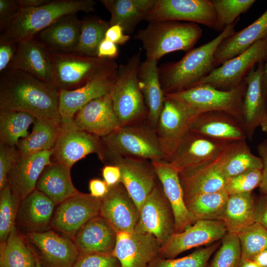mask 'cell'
<instances>
[{"instance_id":"16","label":"cell","mask_w":267,"mask_h":267,"mask_svg":"<svg viewBox=\"0 0 267 267\" xmlns=\"http://www.w3.org/2000/svg\"><path fill=\"white\" fill-rule=\"evenodd\" d=\"M227 233L221 220H197L183 231L175 233L161 246L158 257L173 259L191 248L221 241Z\"/></svg>"},{"instance_id":"23","label":"cell","mask_w":267,"mask_h":267,"mask_svg":"<svg viewBox=\"0 0 267 267\" xmlns=\"http://www.w3.org/2000/svg\"><path fill=\"white\" fill-rule=\"evenodd\" d=\"M227 144L190 131L169 162L178 173L191 169L216 159Z\"/></svg>"},{"instance_id":"4","label":"cell","mask_w":267,"mask_h":267,"mask_svg":"<svg viewBox=\"0 0 267 267\" xmlns=\"http://www.w3.org/2000/svg\"><path fill=\"white\" fill-rule=\"evenodd\" d=\"M92 0H51L35 8H21L7 30L1 33L17 43L31 39L58 18L78 12H92Z\"/></svg>"},{"instance_id":"64","label":"cell","mask_w":267,"mask_h":267,"mask_svg":"<svg viewBox=\"0 0 267 267\" xmlns=\"http://www.w3.org/2000/svg\"><path fill=\"white\" fill-rule=\"evenodd\" d=\"M36 254V253H35ZM36 267H43L36 255Z\"/></svg>"},{"instance_id":"38","label":"cell","mask_w":267,"mask_h":267,"mask_svg":"<svg viewBox=\"0 0 267 267\" xmlns=\"http://www.w3.org/2000/svg\"><path fill=\"white\" fill-rule=\"evenodd\" d=\"M262 168L261 158L251 152L246 139L226 145L222 165L226 179L249 170Z\"/></svg>"},{"instance_id":"2","label":"cell","mask_w":267,"mask_h":267,"mask_svg":"<svg viewBox=\"0 0 267 267\" xmlns=\"http://www.w3.org/2000/svg\"><path fill=\"white\" fill-rule=\"evenodd\" d=\"M238 20L227 26L217 37L194 48L179 60L159 69L160 80L165 94L175 93L196 86L214 68L215 52L222 41L235 32Z\"/></svg>"},{"instance_id":"48","label":"cell","mask_w":267,"mask_h":267,"mask_svg":"<svg viewBox=\"0 0 267 267\" xmlns=\"http://www.w3.org/2000/svg\"><path fill=\"white\" fill-rule=\"evenodd\" d=\"M262 170H249L226 179L225 190L228 195L252 192L259 187Z\"/></svg>"},{"instance_id":"56","label":"cell","mask_w":267,"mask_h":267,"mask_svg":"<svg viewBox=\"0 0 267 267\" xmlns=\"http://www.w3.org/2000/svg\"><path fill=\"white\" fill-rule=\"evenodd\" d=\"M255 222L267 229V195L261 194L256 200Z\"/></svg>"},{"instance_id":"18","label":"cell","mask_w":267,"mask_h":267,"mask_svg":"<svg viewBox=\"0 0 267 267\" xmlns=\"http://www.w3.org/2000/svg\"><path fill=\"white\" fill-rule=\"evenodd\" d=\"M100 216L116 232H133L138 222L139 210L122 184L110 187L102 198Z\"/></svg>"},{"instance_id":"53","label":"cell","mask_w":267,"mask_h":267,"mask_svg":"<svg viewBox=\"0 0 267 267\" xmlns=\"http://www.w3.org/2000/svg\"><path fill=\"white\" fill-rule=\"evenodd\" d=\"M257 149L263 163L262 178L259 190L261 194L267 195V138L258 145Z\"/></svg>"},{"instance_id":"7","label":"cell","mask_w":267,"mask_h":267,"mask_svg":"<svg viewBox=\"0 0 267 267\" xmlns=\"http://www.w3.org/2000/svg\"><path fill=\"white\" fill-rule=\"evenodd\" d=\"M246 87L244 80L238 87L228 90L204 84L181 91L166 93L165 96L185 103L199 114L213 111L227 113L243 125L242 108Z\"/></svg>"},{"instance_id":"1","label":"cell","mask_w":267,"mask_h":267,"mask_svg":"<svg viewBox=\"0 0 267 267\" xmlns=\"http://www.w3.org/2000/svg\"><path fill=\"white\" fill-rule=\"evenodd\" d=\"M59 94L56 87L24 71L7 68L0 73V110L25 112L61 122Z\"/></svg>"},{"instance_id":"31","label":"cell","mask_w":267,"mask_h":267,"mask_svg":"<svg viewBox=\"0 0 267 267\" xmlns=\"http://www.w3.org/2000/svg\"><path fill=\"white\" fill-rule=\"evenodd\" d=\"M116 238V231L99 215L82 226L72 240L80 254H113Z\"/></svg>"},{"instance_id":"39","label":"cell","mask_w":267,"mask_h":267,"mask_svg":"<svg viewBox=\"0 0 267 267\" xmlns=\"http://www.w3.org/2000/svg\"><path fill=\"white\" fill-rule=\"evenodd\" d=\"M0 267H36V255L16 226L0 243Z\"/></svg>"},{"instance_id":"14","label":"cell","mask_w":267,"mask_h":267,"mask_svg":"<svg viewBox=\"0 0 267 267\" xmlns=\"http://www.w3.org/2000/svg\"><path fill=\"white\" fill-rule=\"evenodd\" d=\"M145 20L148 22L183 21L214 30L217 14L211 0H156Z\"/></svg>"},{"instance_id":"19","label":"cell","mask_w":267,"mask_h":267,"mask_svg":"<svg viewBox=\"0 0 267 267\" xmlns=\"http://www.w3.org/2000/svg\"><path fill=\"white\" fill-rule=\"evenodd\" d=\"M121 170V183L135 202L139 210L156 185L157 176L152 164L145 160L118 156L109 160Z\"/></svg>"},{"instance_id":"28","label":"cell","mask_w":267,"mask_h":267,"mask_svg":"<svg viewBox=\"0 0 267 267\" xmlns=\"http://www.w3.org/2000/svg\"><path fill=\"white\" fill-rule=\"evenodd\" d=\"M82 20L76 14L63 16L43 29L34 38L48 51L74 53L78 46L81 30Z\"/></svg>"},{"instance_id":"55","label":"cell","mask_w":267,"mask_h":267,"mask_svg":"<svg viewBox=\"0 0 267 267\" xmlns=\"http://www.w3.org/2000/svg\"><path fill=\"white\" fill-rule=\"evenodd\" d=\"M104 38L117 45H123L130 40V36L125 34L121 26L114 25L109 26L105 33Z\"/></svg>"},{"instance_id":"22","label":"cell","mask_w":267,"mask_h":267,"mask_svg":"<svg viewBox=\"0 0 267 267\" xmlns=\"http://www.w3.org/2000/svg\"><path fill=\"white\" fill-rule=\"evenodd\" d=\"M151 164L171 206L175 220L176 233L181 232L197 220L185 205L178 172L166 160H152Z\"/></svg>"},{"instance_id":"25","label":"cell","mask_w":267,"mask_h":267,"mask_svg":"<svg viewBox=\"0 0 267 267\" xmlns=\"http://www.w3.org/2000/svg\"><path fill=\"white\" fill-rule=\"evenodd\" d=\"M264 63L252 68L244 79L247 87L243 102V123L247 138L250 141L267 115V101L263 89Z\"/></svg>"},{"instance_id":"52","label":"cell","mask_w":267,"mask_h":267,"mask_svg":"<svg viewBox=\"0 0 267 267\" xmlns=\"http://www.w3.org/2000/svg\"><path fill=\"white\" fill-rule=\"evenodd\" d=\"M21 7L17 0H0V31L5 32Z\"/></svg>"},{"instance_id":"47","label":"cell","mask_w":267,"mask_h":267,"mask_svg":"<svg viewBox=\"0 0 267 267\" xmlns=\"http://www.w3.org/2000/svg\"><path fill=\"white\" fill-rule=\"evenodd\" d=\"M241 251L237 234L227 232L207 267H239Z\"/></svg>"},{"instance_id":"6","label":"cell","mask_w":267,"mask_h":267,"mask_svg":"<svg viewBox=\"0 0 267 267\" xmlns=\"http://www.w3.org/2000/svg\"><path fill=\"white\" fill-rule=\"evenodd\" d=\"M140 52L119 66L110 92L113 108L121 127L135 124L147 116V109L139 85Z\"/></svg>"},{"instance_id":"40","label":"cell","mask_w":267,"mask_h":267,"mask_svg":"<svg viewBox=\"0 0 267 267\" xmlns=\"http://www.w3.org/2000/svg\"><path fill=\"white\" fill-rule=\"evenodd\" d=\"M228 194L223 190L184 198L187 210L197 220H222Z\"/></svg>"},{"instance_id":"60","label":"cell","mask_w":267,"mask_h":267,"mask_svg":"<svg viewBox=\"0 0 267 267\" xmlns=\"http://www.w3.org/2000/svg\"><path fill=\"white\" fill-rule=\"evenodd\" d=\"M252 260L260 267H267V250L259 253Z\"/></svg>"},{"instance_id":"54","label":"cell","mask_w":267,"mask_h":267,"mask_svg":"<svg viewBox=\"0 0 267 267\" xmlns=\"http://www.w3.org/2000/svg\"><path fill=\"white\" fill-rule=\"evenodd\" d=\"M101 175L110 187L121 182V170L116 165L111 164L104 166L101 169Z\"/></svg>"},{"instance_id":"26","label":"cell","mask_w":267,"mask_h":267,"mask_svg":"<svg viewBox=\"0 0 267 267\" xmlns=\"http://www.w3.org/2000/svg\"><path fill=\"white\" fill-rule=\"evenodd\" d=\"M7 68L24 71L55 87L48 51L34 38L18 43L16 55Z\"/></svg>"},{"instance_id":"13","label":"cell","mask_w":267,"mask_h":267,"mask_svg":"<svg viewBox=\"0 0 267 267\" xmlns=\"http://www.w3.org/2000/svg\"><path fill=\"white\" fill-rule=\"evenodd\" d=\"M54 72V85L61 90H74L84 85L109 59L74 53L48 51Z\"/></svg>"},{"instance_id":"43","label":"cell","mask_w":267,"mask_h":267,"mask_svg":"<svg viewBox=\"0 0 267 267\" xmlns=\"http://www.w3.org/2000/svg\"><path fill=\"white\" fill-rule=\"evenodd\" d=\"M237 235L241 246V263L252 260L259 253L267 250V229L258 222L242 228Z\"/></svg>"},{"instance_id":"62","label":"cell","mask_w":267,"mask_h":267,"mask_svg":"<svg viewBox=\"0 0 267 267\" xmlns=\"http://www.w3.org/2000/svg\"><path fill=\"white\" fill-rule=\"evenodd\" d=\"M239 267H260L253 260H248L241 263Z\"/></svg>"},{"instance_id":"44","label":"cell","mask_w":267,"mask_h":267,"mask_svg":"<svg viewBox=\"0 0 267 267\" xmlns=\"http://www.w3.org/2000/svg\"><path fill=\"white\" fill-rule=\"evenodd\" d=\"M8 183L0 190V241L4 242L14 228L21 202Z\"/></svg>"},{"instance_id":"9","label":"cell","mask_w":267,"mask_h":267,"mask_svg":"<svg viewBox=\"0 0 267 267\" xmlns=\"http://www.w3.org/2000/svg\"><path fill=\"white\" fill-rule=\"evenodd\" d=\"M199 115L185 103L165 97L156 132L167 161L171 160Z\"/></svg>"},{"instance_id":"15","label":"cell","mask_w":267,"mask_h":267,"mask_svg":"<svg viewBox=\"0 0 267 267\" xmlns=\"http://www.w3.org/2000/svg\"><path fill=\"white\" fill-rule=\"evenodd\" d=\"M102 198L79 192L58 204L50 227L72 239L87 222L100 215Z\"/></svg>"},{"instance_id":"29","label":"cell","mask_w":267,"mask_h":267,"mask_svg":"<svg viewBox=\"0 0 267 267\" xmlns=\"http://www.w3.org/2000/svg\"><path fill=\"white\" fill-rule=\"evenodd\" d=\"M51 150L20 155L8 176V183L14 193L24 199L36 189L37 182L44 169L52 163Z\"/></svg>"},{"instance_id":"42","label":"cell","mask_w":267,"mask_h":267,"mask_svg":"<svg viewBox=\"0 0 267 267\" xmlns=\"http://www.w3.org/2000/svg\"><path fill=\"white\" fill-rule=\"evenodd\" d=\"M108 22L97 16H88L82 20L79 44L75 53L97 56V49L109 27Z\"/></svg>"},{"instance_id":"17","label":"cell","mask_w":267,"mask_h":267,"mask_svg":"<svg viewBox=\"0 0 267 267\" xmlns=\"http://www.w3.org/2000/svg\"><path fill=\"white\" fill-rule=\"evenodd\" d=\"M27 237L44 267H72L80 254L71 238L52 230L28 233Z\"/></svg>"},{"instance_id":"35","label":"cell","mask_w":267,"mask_h":267,"mask_svg":"<svg viewBox=\"0 0 267 267\" xmlns=\"http://www.w3.org/2000/svg\"><path fill=\"white\" fill-rule=\"evenodd\" d=\"M36 189L44 194L56 206L79 192L72 182L70 169L53 162L44 169Z\"/></svg>"},{"instance_id":"10","label":"cell","mask_w":267,"mask_h":267,"mask_svg":"<svg viewBox=\"0 0 267 267\" xmlns=\"http://www.w3.org/2000/svg\"><path fill=\"white\" fill-rule=\"evenodd\" d=\"M267 59V37L258 41L241 54L214 68L197 85L207 84L220 90L232 89L242 83L252 68L265 62Z\"/></svg>"},{"instance_id":"30","label":"cell","mask_w":267,"mask_h":267,"mask_svg":"<svg viewBox=\"0 0 267 267\" xmlns=\"http://www.w3.org/2000/svg\"><path fill=\"white\" fill-rule=\"evenodd\" d=\"M267 37V9L252 24L224 39L214 56V67L241 54L259 41Z\"/></svg>"},{"instance_id":"21","label":"cell","mask_w":267,"mask_h":267,"mask_svg":"<svg viewBox=\"0 0 267 267\" xmlns=\"http://www.w3.org/2000/svg\"><path fill=\"white\" fill-rule=\"evenodd\" d=\"M72 123L77 128L100 138L121 127L110 93L95 99L81 108Z\"/></svg>"},{"instance_id":"46","label":"cell","mask_w":267,"mask_h":267,"mask_svg":"<svg viewBox=\"0 0 267 267\" xmlns=\"http://www.w3.org/2000/svg\"><path fill=\"white\" fill-rule=\"evenodd\" d=\"M221 241L196 250L187 256L179 258L164 259L156 257L148 267H207L209 261L220 247Z\"/></svg>"},{"instance_id":"27","label":"cell","mask_w":267,"mask_h":267,"mask_svg":"<svg viewBox=\"0 0 267 267\" xmlns=\"http://www.w3.org/2000/svg\"><path fill=\"white\" fill-rule=\"evenodd\" d=\"M190 131L225 143L247 138L241 122L227 113L219 111L200 114L193 123Z\"/></svg>"},{"instance_id":"37","label":"cell","mask_w":267,"mask_h":267,"mask_svg":"<svg viewBox=\"0 0 267 267\" xmlns=\"http://www.w3.org/2000/svg\"><path fill=\"white\" fill-rule=\"evenodd\" d=\"M255 203L252 192L229 195L222 220L227 232L237 234L255 222Z\"/></svg>"},{"instance_id":"34","label":"cell","mask_w":267,"mask_h":267,"mask_svg":"<svg viewBox=\"0 0 267 267\" xmlns=\"http://www.w3.org/2000/svg\"><path fill=\"white\" fill-rule=\"evenodd\" d=\"M156 0H101L111 14L109 26L119 25L127 35L132 34L145 17Z\"/></svg>"},{"instance_id":"41","label":"cell","mask_w":267,"mask_h":267,"mask_svg":"<svg viewBox=\"0 0 267 267\" xmlns=\"http://www.w3.org/2000/svg\"><path fill=\"white\" fill-rule=\"evenodd\" d=\"M36 119L25 112L0 110V143L16 147L20 138L28 136V129Z\"/></svg>"},{"instance_id":"8","label":"cell","mask_w":267,"mask_h":267,"mask_svg":"<svg viewBox=\"0 0 267 267\" xmlns=\"http://www.w3.org/2000/svg\"><path fill=\"white\" fill-rule=\"evenodd\" d=\"M119 66L108 59L84 85L74 90L59 91L58 110L62 123H69L78 111L91 101L110 93L116 79Z\"/></svg>"},{"instance_id":"32","label":"cell","mask_w":267,"mask_h":267,"mask_svg":"<svg viewBox=\"0 0 267 267\" xmlns=\"http://www.w3.org/2000/svg\"><path fill=\"white\" fill-rule=\"evenodd\" d=\"M56 206L35 189L21 201L16 222L28 233L44 231L50 226Z\"/></svg>"},{"instance_id":"51","label":"cell","mask_w":267,"mask_h":267,"mask_svg":"<svg viewBox=\"0 0 267 267\" xmlns=\"http://www.w3.org/2000/svg\"><path fill=\"white\" fill-rule=\"evenodd\" d=\"M18 43L3 33L0 36V72L8 68L14 59Z\"/></svg>"},{"instance_id":"12","label":"cell","mask_w":267,"mask_h":267,"mask_svg":"<svg viewBox=\"0 0 267 267\" xmlns=\"http://www.w3.org/2000/svg\"><path fill=\"white\" fill-rule=\"evenodd\" d=\"M139 213L134 232L153 235L161 246L176 233L171 206L158 182L142 205Z\"/></svg>"},{"instance_id":"36","label":"cell","mask_w":267,"mask_h":267,"mask_svg":"<svg viewBox=\"0 0 267 267\" xmlns=\"http://www.w3.org/2000/svg\"><path fill=\"white\" fill-rule=\"evenodd\" d=\"M61 122L46 118H37L32 132L26 138L20 139L16 146L20 155L51 150L59 134Z\"/></svg>"},{"instance_id":"61","label":"cell","mask_w":267,"mask_h":267,"mask_svg":"<svg viewBox=\"0 0 267 267\" xmlns=\"http://www.w3.org/2000/svg\"><path fill=\"white\" fill-rule=\"evenodd\" d=\"M263 89L264 96L267 101V59L264 65L263 74Z\"/></svg>"},{"instance_id":"5","label":"cell","mask_w":267,"mask_h":267,"mask_svg":"<svg viewBox=\"0 0 267 267\" xmlns=\"http://www.w3.org/2000/svg\"><path fill=\"white\" fill-rule=\"evenodd\" d=\"M101 139L104 150L102 161L118 156L167 161L156 130L150 125L135 123L121 127Z\"/></svg>"},{"instance_id":"58","label":"cell","mask_w":267,"mask_h":267,"mask_svg":"<svg viewBox=\"0 0 267 267\" xmlns=\"http://www.w3.org/2000/svg\"><path fill=\"white\" fill-rule=\"evenodd\" d=\"M90 194L97 198H103L108 193L110 187L104 180L92 178L89 181Z\"/></svg>"},{"instance_id":"11","label":"cell","mask_w":267,"mask_h":267,"mask_svg":"<svg viewBox=\"0 0 267 267\" xmlns=\"http://www.w3.org/2000/svg\"><path fill=\"white\" fill-rule=\"evenodd\" d=\"M52 151V162L69 169L90 154H96L102 161L103 159L101 138L77 128L72 122H61L60 131Z\"/></svg>"},{"instance_id":"63","label":"cell","mask_w":267,"mask_h":267,"mask_svg":"<svg viewBox=\"0 0 267 267\" xmlns=\"http://www.w3.org/2000/svg\"><path fill=\"white\" fill-rule=\"evenodd\" d=\"M260 127L263 132L267 133V115L261 124Z\"/></svg>"},{"instance_id":"57","label":"cell","mask_w":267,"mask_h":267,"mask_svg":"<svg viewBox=\"0 0 267 267\" xmlns=\"http://www.w3.org/2000/svg\"><path fill=\"white\" fill-rule=\"evenodd\" d=\"M118 54V48L116 44L105 38L101 42L98 47L97 57L114 59Z\"/></svg>"},{"instance_id":"50","label":"cell","mask_w":267,"mask_h":267,"mask_svg":"<svg viewBox=\"0 0 267 267\" xmlns=\"http://www.w3.org/2000/svg\"><path fill=\"white\" fill-rule=\"evenodd\" d=\"M20 156L16 146L0 143V190L8 183V176Z\"/></svg>"},{"instance_id":"24","label":"cell","mask_w":267,"mask_h":267,"mask_svg":"<svg viewBox=\"0 0 267 267\" xmlns=\"http://www.w3.org/2000/svg\"><path fill=\"white\" fill-rule=\"evenodd\" d=\"M225 147L214 160L178 173L184 198L225 190L226 178L223 173L222 165Z\"/></svg>"},{"instance_id":"20","label":"cell","mask_w":267,"mask_h":267,"mask_svg":"<svg viewBox=\"0 0 267 267\" xmlns=\"http://www.w3.org/2000/svg\"><path fill=\"white\" fill-rule=\"evenodd\" d=\"M161 245L152 235L136 232L117 233L113 255L121 267H148L159 256Z\"/></svg>"},{"instance_id":"3","label":"cell","mask_w":267,"mask_h":267,"mask_svg":"<svg viewBox=\"0 0 267 267\" xmlns=\"http://www.w3.org/2000/svg\"><path fill=\"white\" fill-rule=\"evenodd\" d=\"M202 35V29L196 23L160 21L149 22L134 38L142 43L146 59L158 61L175 51L188 52L194 48Z\"/></svg>"},{"instance_id":"33","label":"cell","mask_w":267,"mask_h":267,"mask_svg":"<svg viewBox=\"0 0 267 267\" xmlns=\"http://www.w3.org/2000/svg\"><path fill=\"white\" fill-rule=\"evenodd\" d=\"M157 63V60L146 59L141 62L138 75L139 87L147 109L148 121L155 130L165 99Z\"/></svg>"},{"instance_id":"59","label":"cell","mask_w":267,"mask_h":267,"mask_svg":"<svg viewBox=\"0 0 267 267\" xmlns=\"http://www.w3.org/2000/svg\"><path fill=\"white\" fill-rule=\"evenodd\" d=\"M51 0H17L21 8H35L49 3Z\"/></svg>"},{"instance_id":"45","label":"cell","mask_w":267,"mask_h":267,"mask_svg":"<svg viewBox=\"0 0 267 267\" xmlns=\"http://www.w3.org/2000/svg\"><path fill=\"white\" fill-rule=\"evenodd\" d=\"M217 14L214 29L221 32L228 25L238 20L256 2L255 0H211Z\"/></svg>"},{"instance_id":"49","label":"cell","mask_w":267,"mask_h":267,"mask_svg":"<svg viewBox=\"0 0 267 267\" xmlns=\"http://www.w3.org/2000/svg\"><path fill=\"white\" fill-rule=\"evenodd\" d=\"M72 267H121L113 254H80Z\"/></svg>"}]
</instances>
